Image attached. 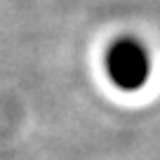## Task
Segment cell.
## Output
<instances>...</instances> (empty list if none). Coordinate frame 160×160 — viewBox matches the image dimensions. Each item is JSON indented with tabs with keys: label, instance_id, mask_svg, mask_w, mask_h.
I'll list each match as a JSON object with an SVG mask.
<instances>
[{
	"label": "cell",
	"instance_id": "1",
	"mask_svg": "<svg viewBox=\"0 0 160 160\" xmlns=\"http://www.w3.org/2000/svg\"><path fill=\"white\" fill-rule=\"evenodd\" d=\"M106 73L111 82L122 92H137L151 78L148 50L134 38H120L106 54Z\"/></svg>",
	"mask_w": 160,
	"mask_h": 160
}]
</instances>
